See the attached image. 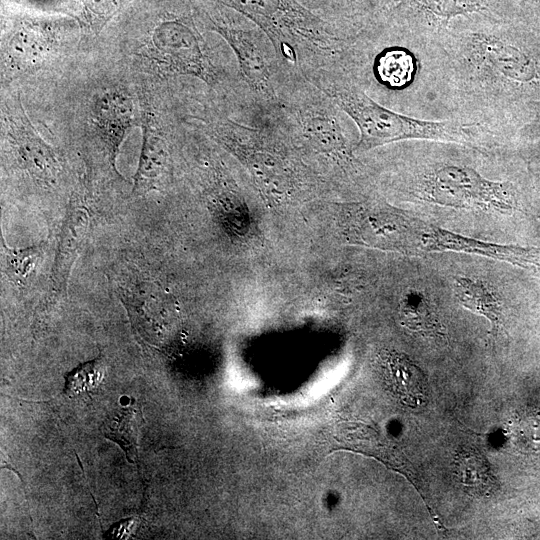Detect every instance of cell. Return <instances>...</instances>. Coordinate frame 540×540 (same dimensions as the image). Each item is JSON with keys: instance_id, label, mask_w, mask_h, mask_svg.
Here are the masks:
<instances>
[{"instance_id": "obj_1", "label": "cell", "mask_w": 540, "mask_h": 540, "mask_svg": "<svg viewBox=\"0 0 540 540\" xmlns=\"http://www.w3.org/2000/svg\"><path fill=\"white\" fill-rule=\"evenodd\" d=\"M446 119L476 123L514 143L540 101V36L514 20H476L433 38Z\"/></svg>"}, {"instance_id": "obj_2", "label": "cell", "mask_w": 540, "mask_h": 540, "mask_svg": "<svg viewBox=\"0 0 540 540\" xmlns=\"http://www.w3.org/2000/svg\"><path fill=\"white\" fill-rule=\"evenodd\" d=\"M420 149L398 173L403 191L430 204L487 212L520 210L528 184L519 175L491 177L481 166L489 148L421 140Z\"/></svg>"}, {"instance_id": "obj_3", "label": "cell", "mask_w": 540, "mask_h": 540, "mask_svg": "<svg viewBox=\"0 0 540 540\" xmlns=\"http://www.w3.org/2000/svg\"><path fill=\"white\" fill-rule=\"evenodd\" d=\"M434 37L402 26L360 35L362 65L357 83L381 105L427 120H445L439 103Z\"/></svg>"}, {"instance_id": "obj_4", "label": "cell", "mask_w": 540, "mask_h": 540, "mask_svg": "<svg viewBox=\"0 0 540 540\" xmlns=\"http://www.w3.org/2000/svg\"><path fill=\"white\" fill-rule=\"evenodd\" d=\"M251 19L271 41L283 70L326 69L354 76L359 37L324 21L296 0H218Z\"/></svg>"}, {"instance_id": "obj_5", "label": "cell", "mask_w": 540, "mask_h": 540, "mask_svg": "<svg viewBox=\"0 0 540 540\" xmlns=\"http://www.w3.org/2000/svg\"><path fill=\"white\" fill-rule=\"evenodd\" d=\"M303 76L327 94L357 126L359 138L355 151L358 154L388 144L418 140L485 148L507 144L476 123L458 119H421L387 108L371 98L345 72L321 69Z\"/></svg>"}, {"instance_id": "obj_6", "label": "cell", "mask_w": 540, "mask_h": 540, "mask_svg": "<svg viewBox=\"0 0 540 540\" xmlns=\"http://www.w3.org/2000/svg\"><path fill=\"white\" fill-rule=\"evenodd\" d=\"M278 107L260 117L279 127L299 154L329 165L338 179L357 184L365 172L345 131L343 111L300 72L284 70L278 86Z\"/></svg>"}, {"instance_id": "obj_7", "label": "cell", "mask_w": 540, "mask_h": 540, "mask_svg": "<svg viewBox=\"0 0 540 540\" xmlns=\"http://www.w3.org/2000/svg\"><path fill=\"white\" fill-rule=\"evenodd\" d=\"M193 120L194 126L248 168L265 193L282 197L306 185L309 177L298 151L287 135L270 121L258 119L251 125L242 124L212 106L205 107Z\"/></svg>"}, {"instance_id": "obj_8", "label": "cell", "mask_w": 540, "mask_h": 540, "mask_svg": "<svg viewBox=\"0 0 540 540\" xmlns=\"http://www.w3.org/2000/svg\"><path fill=\"white\" fill-rule=\"evenodd\" d=\"M211 29L229 45L240 79L253 102L250 118L265 116L278 107V86L283 72L274 47L261 29H246L211 20Z\"/></svg>"}, {"instance_id": "obj_9", "label": "cell", "mask_w": 540, "mask_h": 540, "mask_svg": "<svg viewBox=\"0 0 540 540\" xmlns=\"http://www.w3.org/2000/svg\"><path fill=\"white\" fill-rule=\"evenodd\" d=\"M354 216L351 225L352 239L361 244L401 252H425L428 224L406 211L380 200L351 205Z\"/></svg>"}, {"instance_id": "obj_10", "label": "cell", "mask_w": 540, "mask_h": 540, "mask_svg": "<svg viewBox=\"0 0 540 540\" xmlns=\"http://www.w3.org/2000/svg\"><path fill=\"white\" fill-rule=\"evenodd\" d=\"M4 126L7 141L19 165L45 183H53L60 172V163L52 149L34 129L20 99L6 104Z\"/></svg>"}, {"instance_id": "obj_11", "label": "cell", "mask_w": 540, "mask_h": 540, "mask_svg": "<svg viewBox=\"0 0 540 540\" xmlns=\"http://www.w3.org/2000/svg\"><path fill=\"white\" fill-rule=\"evenodd\" d=\"M92 130L103 145L114 171L122 142L136 123L132 97L123 89H107L93 101Z\"/></svg>"}, {"instance_id": "obj_12", "label": "cell", "mask_w": 540, "mask_h": 540, "mask_svg": "<svg viewBox=\"0 0 540 540\" xmlns=\"http://www.w3.org/2000/svg\"><path fill=\"white\" fill-rule=\"evenodd\" d=\"M425 252H458L504 261L520 267L540 268V247L506 245L478 240L430 225Z\"/></svg>"}, {"instance_id": "obj_13", "label": "cell", "mask_w": 540, "mask_h": 540, "mask_svg": "<svg viewBox=\"0 0 540 540\" xmlns=\"http://www.w3.org/2000/svg\"><path fill=\"white\" fill-rule=\"evenodd\" d=\"M53 49L52 36L41 26L25 24L8 39L3 50L5 78L12 80L41 67Z\"/></svg>"}, {"instance_id": "obj_14", "label": "cell", "mask_w": 540, "mask_h": 540, "mask_svg": "<svg viewBox=\"0 0 540 540\" xmlns=\"http://www.w3.org/2000/svg\"><path fill=\"white\" fill-rule=\"evenodd\" d=\"M89 213L86 205L72 197L59 236V243L52 271L53 282L61 291L66 288L67 278L89 232Z\"/></svg>"}, {"instance_id": "obj_15", "label": "cell", "mask_w": 540, "mask_h": 540, "mask_svg": "<svg viewBox=\"0 0 540 540\" xmlns=\"http://www.w3.org/2000/svg\"><path fill=\"white\" fill-rule=\"evenodd\" d=\"M142 128V147L133 185V191L138 193L159 187L169 172V150L164 136L147 122Z\"/></svg>"}, {"instance_id": "obj_16", "label": "cell", "mask_w": 540, "mask_h": 540, "mask_svg": "<svg viewBox=\"0 0 540 540\" xmlns=\"http://www.w3.org/2000/svg\"><path fill=\"white\" fill-rule=\"evenodd\" d=\"M387 379L396 396L407 406L422 407L426 402V381L421 369L407 356L390 352L384 359Z\"/></svg>"}, {"instance_id": "obj_17", "label": "cell", "mask_w": 540, "mask_h": 540, "mask_svg": "<svg viewBox=\"0 0 540 540\" xmlns=\"http://www.w3.org/2000/svg\"><path fill=\"white\" fill-rule=\"evenodd\" d=\"M454 296L469 311L485 317L494 332L497 331L502 316V302L493 287L484 281L468 276L455 279Z\"/></svg>"}, {"instance_id": "obj_18", "label": "cell", "mask_w": 540, "mask_h": 540, "mask_svg": "<svg viewBox=\"0 0 540 540\" xmlns=\"http://www.w3.org/2000/svg\"><path fill=\"white\" fill-rule=\"evenodd\" d=\"M455 474L462 486L476 496L494 493L496 481L486 459L475 450H462L455 459Z\"/></svg>"}, {"instance_id": "obj_19", "label": "cell", "mask_w": 540, "mask_h": 540, "mask_svg": "<svg viewBox=\"0 0 540 540\" xmlns=\"http://www.w3.org/2000/svg\"><path fill=\"white\" fill-rule=\"evenodd\" d=\"M45 243L26 248H9L1 237L2 268L8 279L18 286L28 285L36 276L42 263Z\"/></svg>"}, {"instance_id": "obj_20", "label": "cell", "mask_w": 540, "mask_h": 540, "mask_svg": "<svg viewBox=\"0 0 540 540\" xmlns=\"http://www.w3.org/2000/svg\"><path fill=\"white\" fill-rule=\"evenodd\" d=\"M139 420L138 411L130 406L116 412L104 425L105 436L121 445L130 461L137 457Z\"/></svg>"}, {"instance_id": "obj_21", "label": "cell", "mask_w": 540, "mask_h": 540, "mask_svg": "<svg viewBox=\"0 0 540 540\" xmlns=\"http://www.w3.org/2000/svg\"><path fill=\"white\" fill-rule=\"evenodd\" d=\"M106 365L101 355L81 363L65 375L64 393L75 397L83 392H90L103 380Z\"/></svg>"}, {"instance_id": "obj_22", "label": "cell", "mask_w": 540, "mask_h": 540, "mask_svg": "<svg viewBox=\"0 0 540 540\" xmlns=\"http://www.w3.org/2000/svg\"><path fill=\"white\" fill-rule=\"evenodd\" d=\"M401 312L409 327L416 331H428L434 325L431 304L425 295L413 290L401 301Z\"/></svg>"}, {"instance_id": "obj_23", "label": "cell", "mask_w": 540, "mask_h": 540, "mask_svg": "<svg viewBox=\"0 0 540 540\" xmlns=\"http://www.w3.org/2000/svg\"><path fill=\"white\" fill-rule=\"evenodd\" d=\"M128 0H87L88 21L95 30H99Z\"/></svg>"}, {"instance_id": "obj_24", "label": "cell", "mask_w": 540, "mask_h": 540, "mask_svg": "<svg viewBox=\"0 0 540 540\" xmlns=\"http://www.w3.org/2000/svg\"><path fill=\"white\" fill-rule=\"evenodd\" d=\"M518 6L514 20L540 36V0H518Z\"/></svg>"}, {"instance_id": "obj_25", "label": "cell", "mask_w": 540, "mask_h": 540, "mask_svg": "<svg viewBox=\"0 0 540 540\" xmlns=\"http://www.w3.org/2000/svg\"><path fill=\"white\" fill-rule=\"evenodd\" d=\"M540 141V101L534 106L532 119L517 133L514 143L524 144Z\"/></svg>"}, {"instance_id": "obj_26", "label": "cell", "mask_w": 540, "mask_h": 540, "mask_svg": "<svg viewBox=\"0 0 540 540\" xmlns=\"http://www.w3.org/2000/svg\"><path fill=\"white\" fill-rule=\"evenodd\" d=\"M523 154L529 159L537 186L540 188V141L518 144Z\"/></svg>"}]
</instances>
